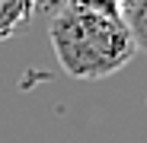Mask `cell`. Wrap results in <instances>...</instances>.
I'll return each instance as SVG.
<instances>
[{
  "mask_svg": "<svg viewBox=\"0 0 147 143\" xmlns=\"http://www.w3.org/2000/svg\"><path fill=\"white\" fill-rule=\"evenodd\" d=\"M48 38L74 80H106L138 54L118 0H67L51 16Z\"/></svg>",
  "mask_w": 147,
  "mask_h": 143,
  "instance_id": "obj_1",
  "label": "cell"
},
{
  "mask_svg": "<svg viewBox=\"0 0 147 143\" xmlns=\"http://www.w3.org/2000/svg\"><path fill=\"white\" fill-rule=\"evenodd\" d=\"M32 13H35L32 0H0V41L16 35L32 19Z\"/></svg>",
  "mask_w": 147,
  "mask_h": 143,
  "instance_id": "obj_2",
  "label": "cell"
},
{
  "mask_svg": "<svg viewBox=\"0 0 147 143\" xmlns=\"http://www.w3.org/2000/svg\"><path fill=\"white\" fill-rule=\"evenodd\" d=\"M118 7H121V16H125L128 29H131L134 48L147 54V0H118Z\"/></svg>",
  "mask_w": 147,
  "mask_h": 143,
  "instance_id": "obj_3",
  "label": "cell"
},
{
  "mask_svg": "<svg viewBox=\"0 0 147 143\" xmlns=\"http://www.w3.org/2000/svg\"><path fill=\"white\" fill-rule=\"evenodd\" d=\"M32 3H35V13H48V16H55V13L67 3V0H32Z\"/></svg>",
  "mask_w": 147,
  "mask_h": 143,
  "instance_id": "obj_4",
  "label": "cell"
}]
</instances>
